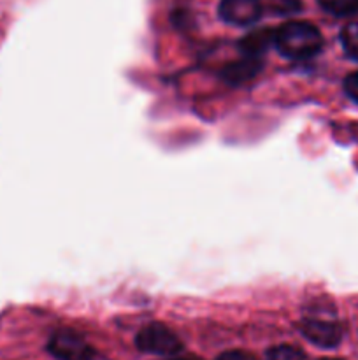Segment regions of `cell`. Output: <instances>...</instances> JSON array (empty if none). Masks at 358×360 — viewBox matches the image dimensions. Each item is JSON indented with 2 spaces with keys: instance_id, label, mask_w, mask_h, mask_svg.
Returning <instances> with one entry per match:
<instances>
[{
  "instance_id": "1",
  "label": "cell",
  "mask_w": 358,
  "mask_h": 360,
  "mask_svg": "<svg viewBox=\"0 0 358 360\" xmlns=\"http://www.w3.org/2000/svg\"><path fill=\"white\" fill-rule=\"evenodd\" d=\"M274 46L290 60H309L323 49V35L307 21H288L274 32Z\"/></svg>"
},
{
  "instance_id": "2",
  "label": "cell",
  "mask_w": 358,
  "mask_h": 360,
  "mask_svg": "<svg viewBox=\"0 0 358 360\" xmlns=\"http://www.w3.org/2000/svg\"><path fill=\"white\" fill-rule=\"evenodd\" d=\"M135 347L144 354L164 355V357H171L183 350V343L178 334L161 323H150L140 329L135 336Z\"/></svg>"
},
{
  "instance_id": "3",
  "label": "cell",
  "mask_w": 358,
  "mask_h": 360,
  "mask_svg": "<svg viewBox=\"0 0 358 360\" xmlns=\"http://www.w3.org/2000/svg\"><path fill=\"white\" fill-rule=\"evenodd\" d=\"M48 352L56 360H93L95 350L81 334L70 329L56 330L48 341Z\"/></svg>"
},
{
  "instance_id": "4",
  "label": "cell",
  "mask_w": 358,
  "mask_h": 360,
  "mask_svg": "<svg viewBox=\"0 0 358 360\" xmlns=\"http://www.w3.org/2000/svg\"><path fill=\"white\" fill-rule=\"evenodd\" d=\"M302 336L312 345L319 348H336L343 341V327L340 323L332 322V320L323 319H304L300 322Z\"/></svg>"
},
{
  "instance_id": "5",
  "label": "cell",
  "mask_w": 358,
  "mask_h": 360,
  "mask_svg": "<svg viewBox=\"0 0 358 360\" xmlns=\"http://www.w3.org/2000/svg\"><path fill=\"white\" fill-rule=\"evenodd\" d=\"M262 11L260 0H220L218 7L221 20L235 27H249L256 23L262 16Z\"/></svg>"
},
{
  "instance_id": "6",
  "label": "cell",
  "mask_w": 358,
  "mask_h": 360,
  "mask_svg": "<svg viewBox=\"0 0 358 360\" xmlns=\"http://www.w3.org/2000/svg\"><path fill=\"white\" fill-rule=\"evenodd\" d=\"M262 58H251V56H242L241 60L227 63L221 70V77L225 83L239 86L242 83H248L253 77H256L262 70Z\"/></svg>"
},
{
  "instance_id": "7",
  "label": "cell",
  "mask_w": 358,
  "mask_h": 360,
  "mask_svg": "<svg viewBox=\"0 0 358 360\" xmlns=\"http://www.w3.org/2000/svg\"><path fill=\"white\" fill-rule=\"evenodd\" d=\"M274 32L276 30H270V28H262V30L251 32V34L241 39L239 49H241V53L244 56L260 58L269 49V46L274 44Z\"/></svg>"
},
{
  "instance_id": "8",
  "label": "cell",
  "mask_w": 358,
  "mask_h": 360,
  "mask_svg": "<svg viewBox=\"0 0 358 360\" xmlns=\"http://www.w3.org/2000/svg\"><path fill=\"white\" fill-rule=\"evenodd\" d=\"M326 14L336 18H350L358 13V0H316Z\"/></svg>"
},
{
  "instance_id": "9",
  "label": "cell",
  "mask_w": 358,
  "mask_h": 360,
  "mask_svg": "<svg viewBox=\"0 0 358 360\" xmlns=\"http://www.w3.org/2000/svg\"><path fill=\"white\" fill-rule=\"evenodd\" d=\"M339 39L347 58L358 62V23H347L340 30Z\"/></svg>"
},
{
  "instance_id": "10",
  "label": "cell",
  "mask_w": 358,
  "mask_h": 360,
  "mask_svg": "<svg viewBox=\"0 0 358 360\" xmlns=\"http://www.w3.org/2000/svg\"><path fill=\"white\" fill-rule=\"evenodd\" d=\"M267 360H307L304 352L291 345H277L267 350Z\"/></svg>"
},
{
  "instance_id": "11",
  "label": "cell",
  "mask_w": 358,
  "mask_h": 360,
  "mask_svg": "<svg viewBox=\"0 0 358 360\" xmlns=\"http://www.w3.org/2000/svg\"><path fill=\"white\" fill-rule=\"evenodd\" d=\"M344 94L358 104V72H351L344 79Z\"/></svg>"
},
{
  "instance_id": "12",
  "label": "cell",
  "mask_w": 358,
  "mask_h": 360,
  "mask_svg": "<svg viewBox=\"0 0 358 360\" xmlns=\"http://www.w3.org/2000/svg\"><path fill=\"white\" fill-rule=\"evenodd\" d=\"M216 360H258L255 355L248 354V352H242V350H228L223 352Z\"/></svg>"
},
{
  "instance_id": "13",
  "label": "cell",
  "mask_w": 358,
  "mask_h": 360,
  "mask_svg": "<svg viewBox=\"0 0 358 360\" xmlns=\"http://www.w3.org/2000/svg\"><path fill=\"white\" fill-rule=\"evenodd\" d=\"M172 360H200V359H195V357H178V359H172Z\"/></svg>"
},
{
  "instance_id": "14",
  "label": "cell",
  "mask_w": 358,
  "mask_h": 360,
  "mask_svg": "<svg viewBox=\"0 0 358 360\" xmlns=\"http://www.w3.org/2000/svg\"><path fill=\"white\" fill-rule=\"evenodd\" d=\"M321 360H340V359H321Z\"/></svg>"
}]
</instances>
